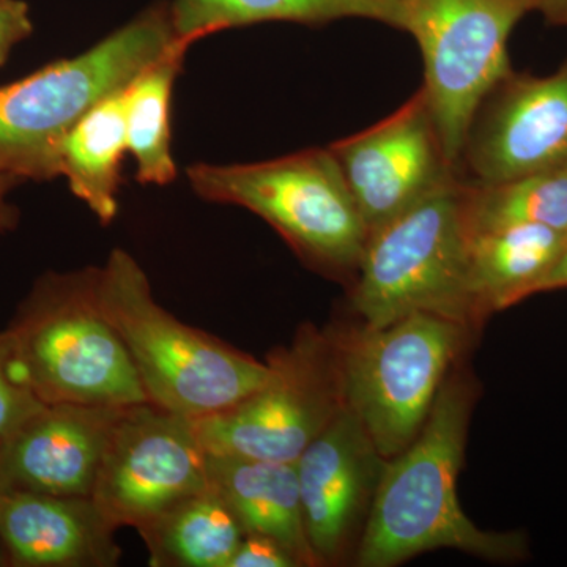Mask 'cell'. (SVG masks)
<instances>
[{
	"instance_id": "cell-1",
	"label": "cell",
	"mask_w": 567,
	"mask_h": 567,
	"mask_svg": "<svg viewBox=\"0 0 567 567\" xmlns=\"http://www.w3.org/2000/svg\"><path fill=\"white\" fill-rule=\"evenodd\" d=\"M472 404L468 383L450 377L412 445L386 462L365 517L358 566L393 567L436 548L488 561L524 557V537L477 528L458 503Z\"/></svg>"
},
{
	"instance_id": "cell-2",
	"label": "cell",
	"mask_w": 567,
	"mask_h": 567,
	"mask_svg": "<svg viewBox=\"0 0 567 567\" xmlns=\"http://www.w3.org/2000/svg\"><path fill=\"white\" fill-rule=\"evenodd\" d=\"M96 293L152 404L199 420L238 404L270 379L268 361L183 323L163 308L144 268L125 249H114L96 267Z\"/></svg>"
},
{
	"instance_id": "cell-3",
	"label": "cell",
	"mask_w": 567,
	"mask_h": 567,
	"mask_svg": "<svg viewBox=\"0 0 567 567\" xmlns=\"http://www.w3.org/2000/svg\"><path fill=\"white\" fill-rule=\"evenodd\" d=\"M177 41L169 3H155L81 55L0 85V175L20 182L59 177L70 130Z\"/></svg>"
},
{
	"instance_id": "cell-4",
	"label": "cell",
	"mask_w": 567,
	"mask_h": 567,
	"mask_svg": "<svg viewBox=\"0 0 567 567\" xmlns=\"http://www.w3.org/2000/svg\"><path fill=\"white\" fill-rule=\"evenodd\" d=\"M7 333L14 372L43 404L148 402L128 350L100 306L96 267L41 276Z\"/></svg>"
},
{
	"instance_id": "cell-5",
	"label": "cell",
	"mask_w": 567,
	"mask_h": 567,
	"mask_svg": "<svg viewBox=\"0 0 567 567\" xmlns=\"http://www.w3.org/2000/svg\"><path fill=\"white\" fill-rule=\"evenodd\" d=\"M472 235L462 178L372 230L353 289L365 327L382 328L420 311L464 323L477 317L470 292Z\"/></svg>"
},
{
	"instance_id": "cell-6",
	"label": "cell",
	"mask_w": 567,
	"mask_h": 567,
	"mask_svg": "<svg viewBox=\"0 0 567 567\" xmlns=\"http://www.w3.org/2000/svg\"><path fill=\"white\" fill-rule=\"evenodd\" d=\"M186 175L203 199L256 213L317 270L358 271L369 229L330 147L262 163L194 164Z\"/></svg>"
},
{
	"instance_id": "cell-7",
	"label": "cell",
	"mask_w": 567,
	"mask_h": 567,
	"mask_svg": "<svg viewBox=\"0 0 567 567\" xmlns=\"http://www.w3.org/2000/svg\"><path fill=\"white\" fill-rule=\"evenodd\" d=\"M465 334L466 323L420 311L338 336L346 405L386 461L420 434Z\"/></svg>"
},
{
	"instance_id": "cell-8",
	"label": "cell",
	"mask_w": 567,
	"mask_h": 567,
	"mask_svg": "<svg viewBox=\"0 0 567 567\" xmlns=\"http://www.w3.org/2000/svg\"><path fill=\"white\" fill-rule=\"evenodd\" d=\"M267 361L271 375L259 390L193 420L207 453L295 464L346 405L338 336L306 324Z\"/></svg>"
},
{
	"instance_id": "cell-9",
	"label": "cell",
	"mask_w": 567,
	"mask_h": 567,
	"mask_svg": "<svg viewBox=\"0 0 567 567\" xmlns=\"http://www.w3.org/2000/svg\"><path fill=\"white\" fill-rule=\"evenodd\" d=\"M404 32L424 63L423 91L451 162L456 164L473 115L513 73L511 33L539 0H399Z\"/></svg>"
},
{
	"instance_id": "cell-10",
	"label": "cell",
	"mask_w": 567,
	"mask_h": 567,
	"mask_svg": "<svg viewBox=\"0 0 567 567\" xmlns=\"http://www.w3.org/2000/svg\"><path fill=\"white\" fill-rule=\"evenodd\" d=\"M208 486L207 450L193 420L144 402L123 406L115 421L92 499L112 527L140 532Z\"/></svg>"
},
{
	"instance_id": "cell-11",
	"label": "cell",
	"mask_w": 567,
	"mask_h": 567,
	"mask_svg": "<svg viewBox=\"0 0 567 567\" xmlns=\"http://www.w3.org/2000/svg\"><path fill=\"white\" fill-rule=\"evenodd\" d=\"M369 234L461 178L423 89L398 111L330 145Z\"/></svg>"
},
{
	"instance_id": "cell-12",
	"label": "cell",
	"mask_w": 567,
	"mask_h": 567,
	"mask_svg": "<svg viewBox=\"0 0 567 567\" xmlns=\"http://www.w3.org/2000/svg\"><path fill=\"white\" fill-rule=\"evenodd\" d=\"M567 163V59L548 76L513 73L487 93L466 132L457 173L496 185Z\"/></svg>"
},
{
	"instance_id": "cell-13",
	"label": "cell",
	"mask_w": 567,
	"mask_h": 567,
	"mask_svg": "<svg viewBox=\"0 0 567 567\" xmlns=\"http://www.w3.org/2000/svg\"><path fill=\"white\" fill-rule=\"evenodd\" d=\"M316 566L341 561L369 513L386 458L344 405L295 462Z\"/></svg>"
},
{
	"instance_id": "cell-14",
	"label": "cell",
	"mask_w": 567,
	"mask_h": 567,
	"mask_svg": "<svg viewBox=\"0 0 567 567\" xmlns=\"http://www.w3.org/2000/svg\"><path fill=\"white\" fill-rule=\"evenodd\" d=\"M122 409L44 405L0 442V491L92 496Z\"/></svg>"
},
{
	"instance_id": "cell-15",
	"label": "cell",
	"mask_w": 567,
	"mask_h": 567,
	"mask_svg": "<svg viewBox=\"0 0 567 567\" xmlns=\"http://www.w3.org/2000/svg\"><path fill=\"white\" fill-rule=\"evenodd\" d=\"M92 496L0 491V543L14 567H114L122 558Z\"/></svg>"
},
{
	"instance_id": "cell-16",
	"label": "cell",
	"mask_w": 567,
	"mask_h": 567,
	"mask_svg": "<svg viewBox=\"0 0 567 567\" xmlns=\"http://www.w3.org/2000/svg\"><path fill=\"white\" fill-rule=\"evenodd\" d=\"M207 476L246 535L271 537L298 566H316L306 537L297 465L207 453Z\"/></svg>"
},
{
	"instance_id": "cell-17",
	"label": "cell",
	"mask_w": 567,
	"mask_h": 567,
	"mask_svg": "<svg viewBox=\"0 0 567 567\" xmlns=\"http://www.w3.org/2000/svg\"><path fill=\"white\" fill-rule=\"evenodd\" d=\"M567 233L517 224L472 235L470 292L477 316L502 311L536 295L565 248Z\"/></svg>"
},
{
	"instance_id": "cell-18",
	"label": "cell",
	"mask_w": 567,
	"mask_h": 567,
	"mask_svg": "<svg viewBox=\"0 0 567 567\" xmlns=\"http://www.w3.org/2000/svg\"><path fill=\"white\" fill-rule=\"evenodd\" d=\"M171 18L175 37L188 47L212 33L274 21L320 28L358 18L405 29L399 0H175Z\"/></svg>"
},
{
	"instance_id": "cell-19",
	"label": "cell",
	"mask_w": 567,
	"mask_h": 567,
	"mask_svg": "<svg viewBox=\"0 0 567 567\" xmlns=\"http://www.w3.org/2000/svg\"><path fill=\"white\" fill-rule=\"evenodd\" d=\"M123 91L95 104L70 130L59 152V175L102 224L117 216L122 162L128 153Z\"/></svg>"
},
{
	"instance_id": "cell-20",
	"label": "cell",
	"mask_w": 567,
	"mask_h": 567,
	"mask_svg": "<svg viewBox=\"0 0 567 567\" xmlns=\"http://www.w3.org/2000/svg\"><path fill=\"white\" fill-rule=\"evenodd\" d=\"M153 567H229L246 533L210 486L140 529Z\"/></svg>"
},
{
	"instance_id": "cell-21",
	"label": "cell",
	"mask_w": 567,
	"mask_h": 567,
	"mask_svg": "<svg viewBox=\"0 0 567 567\" xmlns=\"http://www.w3.org/2000/svg\"><path fill=\"white\" fill-rule=\"evenodd\" d=\"M188 48L177 41L123 91L128 153L136 162V178L144 185L163 186L177 177L171 148V103Z\"/></svg>"
},
{
	"instance_id": "cell-22",
	"label": "cell",
	"mask_w": 567,
	"mask_h": 567,
	"mask_svg": "<svg viewBox=\"0 0 567 567\" xmlns=\"http://www.w3.org/2000/svg\"><path fill=\"white\" fill-rule=\"evenodd\" d=\"M466 186L473 234L517 224L567 233V163L496 185Z\"/></svg>"
},
{
	"instance_id": "cell-23",
	"label": "cell",
	"mask_w": 567,
	"mask_h": 567,
	"mask_svg": "<svg viewBox=\"0 0 567 567\" xmlns=\"http://www.w3.org/2000/svg\"><path fill=\"white\" fill-rule=\"evenodd\" d=\"M47 404L14 372L10 336L0 333V442L9 439Z\"/></svg>"
},
{
	"instance_id": "cell-24",
	"label": "cell",
	"mask_w": 567,
	"mask_h": 567,
	"mask_svg": "<svg viewBox=\"0 0 567 567\" xmlns=\"http://www.w3.org/2000/svg\"><path fill=\"white\" fill-rule=\"evenodd\" d=\"M229 567H298V563L271 537L245 535Z\"/></svg>"
},
{
	"instance_id": "cell-25",
	"label": "cell",
	"mask_w": 567,
	"mask_h": 567,
	"mask_svg": "<svg viewBox=\"0 0 567 567\" xmlns=\"http://www.w3.org/2000/svg\"><path fill=\"white\" fill-rule=\"evenodd\" d=\"M33 31L28 3L22 0H0V66L11 50Z\"/></svg>"
},
{
	"instance_id": "cell-26",
	"label": "cell",
	"mask_w": 567,
	"mask_h": 567,
	"mask_svg": "<svg viewBox=\"0 0 567 567\" xmlns=\"http://www.w3.org/2000/svg\"><path fill=\"white\" fill-rule=\"evenodd\" d=\"M20 181L0 175V233H10L20 221V212L9 203V194Z\"/></svg>"
},
{
	"instance_id": "cell-27",
	"label": "cell",
	"mask_w": 567,
	"mask_h": 567,
	"mask_svg": "<svg viewBox=\"0 0 567 567\" xmlns=\"http://www.w3.org/2000/svg\"><path fill=\"white\" fill-rule=\"evenodd\" d=\"M567 287V240L561 254L546 275V278L537 286L536 293L548 292V290L566 289Z\"/></svg>"
},
{
	"instance_id": "cell-28",
	"label": "cell",
	"mask_w": 567,
	"mask_h": 567,
	"mask_svg": "<svg viewBox=\"0 0 567 567\" xmlns=\"http://www.w3.org/2000/svg\"><path fill=\"white\" fill-rule=\"evenodd\" d=\"M537 11L543 13L548 24L567 28V0H539Z\"/></svg>"
},
{
	"instance_id": "cell-29",
	"label": "cell",
	"mask_w": 567,
	"mask_h": 567,
	"mask_svg": "<svg viewBox=\"0 0 567 567\" xmlns=\"http://www.w3.org/2000/svg\"><path fill=\"white\" fill-rule=\"evenodd\" d=\"M9 566L7 563L6 551H3L2 543H0V567Z\"/></svg>"
}]
</instances>
